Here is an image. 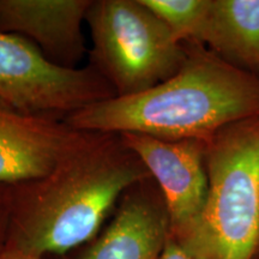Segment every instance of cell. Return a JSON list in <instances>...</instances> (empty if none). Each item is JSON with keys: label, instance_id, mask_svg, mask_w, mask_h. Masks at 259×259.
Listing matches in <instances>:
<instances>
[{"label": "cell", "instance_id": "obj_1", "mask_svg": "<svg viewBox=\"0 0 259 259\" xmlns=\"http://www.w3.org/2000/svg\"><path fill=\"white\" fill-rule=\"evenodd\" d=\"M148 178L120 135L92 132L47 176L11 185L6 245L45 258L89 244L125 191Z\"/></svg>", "mask_w": 259, "mask_h": 259}, {"label": "cell", "instance_id": "obj_8", "mask_svg": "<svg viewBox=\"0 0 259 259\" xmlns=\"http://www.w3.org/2000/svg\"><path fill=\"white\" fill-rule=\"evenodd\" d=\"M169 235V218L153 178L122 194L109 225L77 259H161Z\"/></svg>", "mask_w": 259, "mask_h": 259}, {"label": "cell", "instance_id": "obj_13", "mask_svg": "<svg viewBox=\"0 0 259 259\" xmlns=\"http://www.w3.org/2000/svg\"><path fill=\"white\" fill-rule=\"evenodd\" d=\"M161 259H206L199 253L196 248L190 246L186 242L174 238L173 235H168L166 246Z\"/></svg>", "mask_w": 259, "mask_h": 259}, {"label": "cell", "instance_id": "obj_3", "mask_svg": "<svg viewBox=\"0 0 259 259\" xmlns=\"http://www.w3.org/2000/svg\"><path fill=\"white\" fill-rule=\"evenodd\" d=\"M205 168V206L192 234L179 240L206 259H253L259 250V115L223 126L209 138Z\"/></svg>", "mask_w": 259, "mask_h": 259}, {"label": "cell", "instance_id": "obj_12", "mask_svg": "<svg viewBox=\"0 0 259 259\" xmlns=\"http://www.w3.org/2000/svg\"><path fill=\"white\" fill-rule=\"evenodd\" d=\"M11 216V185L0 184V251L8 244Z\"/></svg>", "mask_w": 259, "mask_h": 259}, {"label": "cell", "instance_id": "obj_7", "mask_svg": "<svg viewBox=\"0 0 259 259\" xmlns=\"http://www.w3.org/2000/svg\"><path fill=\"white\" fill-rule=\"evenodd\" d=\"M90 135L56 116L19 112L0 102V184L47 176Z\"/></svg>", "mask_w": 259, "mask_h": 259}, {"label": "cell", "instance_id": "obj_6", "mask_svg": "<svg viewBox=\"0 0 259 259\" xmlns=\"http://www.w3.org/2000/svg\"><path fill=\"white\" fill-rule=\"evenodd\" d=\"M160 187L169 218V234L186 239L196 229L209 192L205 141H163L141 134H118Z\"/></svg>", "mask_w": 259, "mask_h": 259}, {"label": "cell", "instance_id": "obj_2", "mask_svg": "<svg viewBox=\"0 0 259 259\" xmlns=\"http://www.w3.org/2000/svg\"><path fill=\"white\" fill-rule=\"evenodd\" d=\"M185 42L186 59L169 79L144 93L93 103L63 120L79 131L206 142L223 126L259 115L258 78L204 45Z\"/></svg>", "mask_w": 259, "mask_h": 259}, {"label": "cell", "instance_id": "obj_10", "mask_svg": "<svg viewBox=\"0 0 259 259\" xmlns=\"http://www.w3.org/2000/svg\"><path fill=\"white\" fill-rule=\"evenodd\" d=\"M194 42L259 79V0H209Z\"/></svg>", "mask_w": 259, "mask_h": 259}, {"label": "cell", "instance_id": "obj_11", "mask_svg": "<svg viewBox=\"0 0 259 259\" xmlns=\"http://www.w3.org/2000/svg\"><path fill=\"white\" fill-rule=\"evenodd\" d=\"M180 41H196L209 0H141Z\"/></svg>", "mask_w": 259, "mask_h": 259}, {"label": "cell", "instance_id": "obj_5", "mask_svg": "<svg viewBox=\"0 0 259 259\" xmlns=\"http://www.w3.org/2000/svg\"><path fill=\"white\" fill-rule=\"evenodd\" d=\"M93 66L66 69L47 59L32 42L0 31V102L16 111L65 118L115 97Z\"/></svg>", "mask_w": 259, "mask_h": 259}, {"label": "cell", "instance_id": "obj_4", "mask_svg": "<svg viewBox=\"0 0 259 259\" xmlns=\"http://www.w3.org/2000/svg\"><path fill=\"white\" fill-rule=\"evenodd\" d=\"M85 22L92 34L90 66L131 96L173 77L186 59L180 41L141 0H93Z\"/></svg>", "mask_w": 259, "mask_h": 259}, {"label": "cell", "instance_id": "obj_9", "mask_svg": "<svg viewBox=\"0 0 259 259\" xmlns=\"http://www.w3.org/2000/svg\"><path fill=\"white\" fill-rule=\"evenodd\" d=\"M93 0H0V31L25 37L58 66L87 53L82 25Z\"/></svg>", "mask_w": 259, "mask_h": 259}, {"label": "cell", "instance_id": "obj_15", "mask_svg": "<svg viewBox=\"0 0 259 259\" xmlns=\"http://www.w3.org/2000/svg\"><path fill=\"white\" fill-rule=\"evenodd\" d=\"M253 259H259V250H258L257 253H255V255L253 257Z\"/></svg>", "mask_w": 259, "mask_h": 259}, {"label": "cell", "instance_id": "obj_14", "mask_svg": "<svg viewBox=\"0 0 259 259\" xmlns=\"http://www.w3.org/2000/svg\"><path fill=\"white\" fill-rule=\"evenodd\" d=\"M0 259H45V258L28 253V252L19 250L17 247H14V246L6 245L4 250L0 251Z\"/></svg>", "mask_w": 259, "mask_h": 259}]
</instances>
